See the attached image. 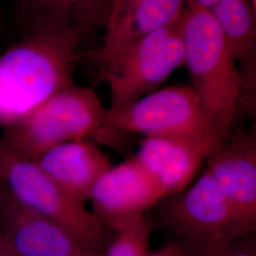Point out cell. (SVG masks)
I'll use <instances>...</instances> for the list:
<instances>
[{
	"instance_id": "d6986e66",
	"label": "cell",
	"mask_w": 256,
	"mask_h": 256,
	"mask_svg": "<svg viewBox=\"0 0 256 256\" xmlns=\"http://www.w3.org/2000/svg\"><path fill=\"white\" fill-rule=\"evenodd\" d=\"M124 2L126 0H108V18L106 25V30L113 25Z\"/></svg>"
},
{
	"instance_id": "8fae6325",
	"label": "cell",
	"mask_w": 256,
	"mask_h": 256,
	"mask_svg": "<svg viewBox=\"0 0 256 256\" xmlns=\"http://www.w3.org/2000/svg\"><path fill=\"white\" fill-rule=\"evenodd\" d=\"M0 230L18 256H90L64 230L0 189Z\"/></svg>"
},
{
	"instance_id": "ac0fdd59",
	"label": "cell",
	"mask_w": 256,
	"mask_h": 256,
	"mask_svg": "<svg viewBox=\"0 0 256 256\" xmlns=\"http://www.w3.org/2000/svg\"><path fill=\"white\" fill-rule=\"evenodd\" d=\"M147 256H194L183 245L182 242L176 241L170 243L164 247L156 250L154 252H149Z\"/></svg>"
},
{
	"instance_id": "3957f363",
	"label": "cell",
	"mask_w": 256,
	"mask_h": 256,
	"mask_svg": "<svg viewBox=\"0 0 256 256\" xmlns=\"http://www.w3.org/2000/svg\"><path fill=\"white\" fill-rule=\"evenodd\" d=\"M106 111L92 88L74 84L3 128L1 144L10 155L32 160L64 142H95Z\"/></svg>"
},
{
	"instance_id": "4fadbf2b",
	"label": "cell",
	"mask_w": 256,
	"mask_h": 256,
	"mask_svg": "<svg viewBox=\"0 0 256 256\" xmlns=\"http://www.w3.org/2000/svg\"><path fill=\"white\" fill-rule=\"evenodd\" d=\"M214 19L232 48L244 79V108L256 110V10L250 0H189Z\"/></svg>"
},
{
	"instance_id": "9a60e30c",
	"label": "cell",
	"mask_w": 256,
	"mask_h": 256,
	"mask_svg": "<svg viewBox=\"0 0 256 256\" xmlns=\"http://www.w3.org/2000/svg\"><path fill=\"white\" fill-rule=\"evenodd\" d=\"M24 24L43 16L64 14L94 30L106 25L108 0H18Z\"/></svg>"
},
{
	"instance_id": "5bb4252c",
	"label": "cell",
	"mask_w": 256,
	"mask_h": 256,
	"mask_svg": "<svg viewBox=\"0 0 256 256\" xmlns=\"http://www.w3.org/2000/svg\"><path fill=\"white\" fill-rule=\"evenodd\" d=\"M186 0H126L111 27L106 30L102 48L126 45L158 30L182 23Z\"/></svg>"
},
{
	"instance_id": "ba28073f",
	"label": "cell",
	"mask_w": 256,
	"mask_h": 256,
	"mask_svg": "<svg viewBox=\"0 0 256 256\" xmlns=\"http://www.w3.org/2000/svg\"><path fill=\"white\" fill-rule=\"evenodd\" d=\"M166 196L164 187L135 156L111 166L92 188V212L110 229L146 214Z\"/></svg>"
},
{
	"instance_id": "6da1fadb",
	"label": "cell",
	"mask_w": 256,
	"mask_h": 256,
	"mask_svg": "<svg viewBox=\"0 0 256 256\" xmlns=\"http://www.w3.org/2000/svg\"><path fill=\"white\" fill-rule=\"evenodd\" d=\"M24 25L23 36L0 56V84L22 116L74 84L82 44L92 30L64 14Z\"/></svg>"
},
{
	"instance_id": "7a4b0ae2",
	"label": "cell",
	"mask_w": 256,
	"mask_h": 256,
	"mask_svg": "<svg viewBox=\"0 0 256 256\" xmlns=\"http://www.w3.org/2000/svg\"><path fill=\"white\" fill-rule=\"evenodd\" d=\"M180 30L191 88L224 142L238 128L244 106V79L218 22L186 0Z\"/></svg>"
},
{
	"instance_id": "8992f818",
	"label": "cell",
	"mask_w": 256,
	"mask_h": 256,
	"mask_svg": "<svg viewBox=\"0 0 256 256\" xmlns=\"http://www.w3.org/2000/svg\"><path fill=\"white\" fill-rule=\"evenodd\" d=\"M155 209L158 222L178 238H236L256 232L206 169L190 187L165 196Z\"/></svg>"
},
{
	"instance_id": "5b68a950",
	"label": "cell",
	"mask_w": 256,
	"mask_h": 256,
	"mask_svg": "<svg viewBox=\"0 0 256 256\" xmlns=\"http://www.w3.org/2000/svg\"><path fill=\"white\" fill-rule=\"evenodd\" d=\"M1 166L5 186L18 202L64 230L90 256L110 244L114 230L60 189L34 162L10 155L2 147Z\"/></svg>"
},
{
	"instance_id": "277c9868",
	"label": "cell",
	"mask_w": 256,
	"mask_h": 256,
	"mask_svg": "<svg viewBox=\"0 0 256 256\" xmlns=\"http://www.w3.org/2000/svg\"><path fill=\"white\" fill-rule=\"evenodd\" d=\"M97 79L108 86L110 108H119L156 90L180 66L185 50L180 24L113 48L93 52Z\"/></svg>"
},
{
	"instance_id": "30bf717a",
	"label": "cell",
	"mask_w": 256,
	"mask_h": 256,
	"mask_svg": "<svg viewBox=\"0 0 256 256\" xmlns=\"http://www.w3.org/2000/svg\"><path fill=\"white\" fill-rule=\"evenodd\" d=\"M205 164V169L238 214L256 227V124L236 128Z\"/></svg>"
},
{
	"instance_id": "2e32d148",
	"label": "cell",
	"mask_w": 256,
	"mask_h": 256,
	"mask_svg": "<svg viewBox=\"0 0 256 256\" xmlns=\"http://www.w3.org/2000/svg\"><path fill=\"white\" fill-rule=\"evenodd\" d=\"M152 220L142 214L117 225L110 244L90 256H147L152 232Z\"/></svg>"
},
{
	"instance_id": "52a82bcc",
	"label": "cell",
	"mask_w": 256,
	"mask_h": 256,
	"mask_svg": "<svg viewBox=\"0 0 256 256\" xmlns=\"http://www.w3.org/2000/svg\"><path fill=\"white\" fill-rule=\"evenodd\" d=\"M104 128L118 136L140 134L144 137H155L216 133L198 96L190 86L185 84L155 90L119 108H108Z\"/></svg>"
},
{
	"instance_id": "ffe728a7",
	"label": "cell",
	"mask_w": 256,
	"mask_h": 256,
	"mask_svg": "<svg viewBox=\"0 0 256 256\" xmlns=\"http://www.w3.org/2000/svg\"><path fill=\"white\" fill-rule=\"evenodd\" d=\"M0 256H18L0 230Z\"/></svg>"
},
{
	"instance_id": "44dd1931",
	"label": "cell",
	"mask_w": 256,
	"mask_h": 256,
	"mask_svg": "<svg viewBox=\"0 0 256 256\" xmlns=\"http://www.w3.org/2000/svg\"><path fill=\"white\" fill-rule=\"evenodd\" d=\"M1 151H2V147H1V142H0V189L5 185L3 173H2V166H1Z\"/></svg>"
},
{
	"instance_id": "e0dca14e",
	"label": "cell",
	"mask_w": 256,
	"mask_h": 256,
	"mask_svg": "<svg viewBox=\"0 0 256 256\" xmlns=\"http://www.w3.org/2000/svg\"><path fill=\"white\" fill-rule=\"evenodd\" d=\"M178 241L194 256H256V232L236 238H180Z\"/></svg>"
},
{
	"instance_id": "9c48e42d",
	"label": "cell",
	"mask_w": 256,
	"mask_h": 256,
	"mask_svg": "<svg viewBox=\"0 0 256 256\" xmlns=\"http://www.w3.org/2000/svg\"><path fill=\"white\" fill-rule=\"evenodd\" d=\"M222 142L214 132L144 137L134 156L162 184L167 196L186 189Z\"/></svg>"
},
{
	"instance_id": "7c38bea8",
	"label": "cell",
	"mask_w": 256,
	"mask_h": 256,
	"mask_svg": "<svg viewBox=\"0 0 256 256\" xmlns=\"http://www.w3.org/2000/svg\"><path fill=\"white\" fill-rule=\"evenodd\" d=\"M32 162L60 189L84 205L95 183L112 166L106 152L88 138L52 147Z\"/></svg>"
}]
</instances>
